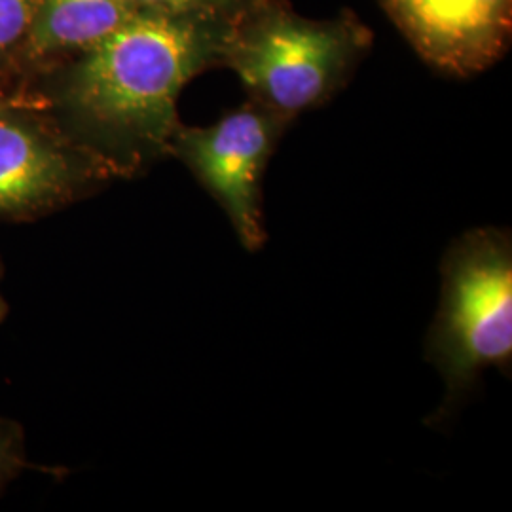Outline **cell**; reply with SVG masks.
I'll return each instance as SVG.
<instances>
[{
	"instance_id": "1",
	"label": "cell",
	"mask_w": 512,
	"mask_h": 512,
	"mask_svg": "<svg viewBox=\"0 0 512 512\" xmlns=\"http://www.w3.org/2000/svg\"><path fill=\"white\" fill-rule=\"evenodd\" d=\"M238 14L139 10L84 50L59 93L80 147L112 175L169 152L181 126L179 95L196 74L220 65Z\"/></svg>"
},
{
	"instance_id": "2",
	"label": "cell",
	"mask_w": 512,
	"mask_h": 512,
	"mask_svg": "<svg viewBox=\"0 0 512 512\" xmlns=\"http://www.w3.org/2000/svg\"><path fill=\"white\" fill-rule=\"evenodd\" d=\"M368 46L370 31L351 14L315 21L275 0H251L220 65L238 74L251 99L293 120L338 92Z\"/></svg>"
},
{
	"instance_id": "3",
	"label": "cell",
	"mask_w": 512,
	"mask_h": 512,
	"mask_svg": "<svg viewBox=\"0 0 512 512\" xmlns=\"http://www.w3.org/2000/svg\"><path fill=\"white\" fill-rule=\"evenodd\" d=\"M427 361L446 387L435 418H448L495 366L511 374L512 238L503 228H476L456 239L442 260V289L427 334Z\"/></svg>"
},
{
	"instance_id": "4",
	"label": "cell",
	"mask_w": 512,
	"mask_h": 512,
	"mask_svg": "<svg viewBox=\"0 0 512 512\" xmlns=\"http://www.w3.org/2000/svg\"><path fill=\"white\" fill-rule=\"evenodd\" d=\"M289 118L249 99L207 128L175 131L171 150L226 213L247 251L266 243L262 179Z\"/></svg>"
},
{
	"instance_id": "5",
	"label": "cell",
	"mask_w": 512,
	"mask_h": 512,
	"mask_svg": "<svg viewBox=\"0 0 512 512\" xmlns=\"http://www.w3.org/2000/svg\"><path fill=\"white\" fill-rule=\"evenodd\" d=\"M110 175L107 165L37 118L0 109V222L52 215Z\"/></svg>"
},
{
	"instance_id": "6",
	"label": "cell",
	"mask_w": 512,
	"mask_h": 512,
	"mask_svg": "<svg viewBox=\"0 0 512 512\" xmlns=\"http://www.w3.org/2000/svg\"><path fill=\"white\" fill-rule=\"evenodd\" d=\"M425 63L467 78L490 69L511 42L512 0H382Z\"/></svg>"
},
{
	"instance_id": "7",
	"label": "cell",
	"mask_w": 512,
	"mask_h": 512,
	"mask_svg": "<svg viewBox=\"0 0 512 512\" xmlns=\"http://www.w3.org/2000/svg\"><path fill=\"white\" fill-rule=\"evenodd\" d=\"M139 12L135 0H40L31 23L37 52L88 50Z\"/></svg>"
},
{
	"instance_id": "8",
	"label": "cell",
	"mask_w": 512,
	"mask_h": 512,
	"mask_svg": "<svg viewBox=\"0 0 512 512\" xmlns=\"http://www.w3.org/2000/svg\"><path fill=\"white\" fill-rule=\"evenodd\" d=\"M31 469L27 458L25 433L18 421L0 416V490Z\"/></svg>"
},
{
	"instance_id": "9",
	"label": "cell",
	"mask_w": 512,
	"mask_h": 512,
	"mask_svg": "<svg viewBox=\"0 0 512 512\" xmlns=\"http://www.w3.org/2000/svg\"><path fill=\"white\" fill-rule=\"evenodd\" d=\"M251 0H135L139 10L169 14H238Z\"/></svg>"
},
{
	"instance_id": "10",
	"label": "cell",
	"mask_w": 512,
	"mask_h": 512,
	"mask_svg": "<svg viewBox=\"0 0 512 512\" xmlns=\"http://www.w3.org/2000/svg\"><path fill=\"white\" fill-rule=\"evenodd\" d=\"M37 0H0V48L18 42L37 12Z\"/></svg>"
},
{
	"instance_id": "11",
	"label": "cell",
	"mask_w": 512,
	"mask_h": 512,
	"mask_svg": "<svg viewBox=\"0 0 512 512\" xmlns=\"http://www.w3.org/2000/svg\"><path fill=\"white\" fill-rule=\"evenodd\" d=\"M2 277H4V266H2V258H0V325H2V321L6 319V315H8V311H10L8 300H6L4 294H2Z\"/></svg>"
}]
</instances>
